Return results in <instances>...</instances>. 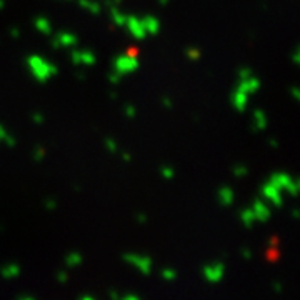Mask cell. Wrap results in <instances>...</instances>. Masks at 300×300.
<instances>
[{
  "label": "cell",
  "instance_id": "cell-1",
  "mask_svg": "<svg viewBox=\"0 0 300 300\" xmlns=\"http://www.w3.org/2000/svg\"><path fill=\"white\" fill-rule=\"evenodd\" d=\"M27 67H28L30 75L40 84L47 82V80H50L52 77H55L59 74V67H57L55 64H52L50 60H45L40 55L27 57Z\"/></svg>",
  "mask_w": 300,
  "mask_h": 300
},
{
  "label": "cell",
  "instance_id": "cell-2",
  "mask_svg": "<svg viewBox=\"0 0 300 300\" xmlns=\"http://www.w3.org/2000/svg\"><path fill=\"white\" fill-rule=\"evenodd\" d=\"M139 65H140L139 59L133 55H129V54L119 55L115 60H113V70H117L122 77L135 72L137 68H139Z\"/></svg>",
  "mask_w": 300,
  "mask_h": 300
},
{
  "label": "cell",
  "instance_id": "cell-3",
  "mask_svg": "<svg viewBox=\"0 0 300 300\" xmlns=\"http://www.w3.org/2000/svg\"><path fill=\"white\" fill-rule=\"evenodd\" d=\"M124 260L127 263H130L132 267H135V269L144 275H149L150 272H152L153 262H152V258L147 257V255L127 254V255H124Z\"/></svg>",
  "mask_w": 300,
  "mask_h": 300
},
{
  "label": "cell",
  "instance_id": "cell-4",
  "mask_svg": "<svg viewBox=\"0 0 300 300\" xmlns=\"http://www.w3.org/2000/svg\"><path fill=\"white\" fill-rule=\"evenodd\" d=\"M202 274H204V279L207 282L210 283H217L224 279V274H225V265L222 263L220 260L217 262H212V263H207L202 269Z\"/></svg>",
  "mask_w": 300,
  "mask_h": 300
},
{
  "label": "cell",
  "instance_id": "cell-5",
  "mask_svg": "<svg viewBox=\"0 0 300 300\" xmlns=\"http://www.w3.org/2000/svg\"><path fill=\"white\" fill-rule=\"evenodd\" d=\"M125 27H127L129 34H130L133 39L144 40L145 37H147V32H145L144 22H142V19L135 17V15H127V20H125Z\"/></svg>",
  "mask_w": 300,
  "mask_h": 300
},
{
  "label": "cell",
  "instance_id": "cell-6",
  "mask_svg": "<svg viewBox=\"0 0 300 300\" xmlns=\"http://www.w3.org/2000/svg\"><path fill=\"white\" fill-rule=\"evenodd\" d=\"M260 193H262L263 198H267V200L270 202V204H274V207H282L283 205L282 190L275 187L272 182H267V184H263L262 189H260Z\"/></svg>",
  "mask_w": 300,
  "mask_h": 300
},
{
  "label": "cell",
  "instance_id": "cell-7",
  "mask_svg": "<svg viewBox=\"0 0 300 300\" xmlns=\"http://www.w3.org/2000/svg\"><path fill=\"white\" fill-rule=\"evenodd\" d=\"M77 43H79V39L70 32H59V34L52 35V47L54 48H72L77 47Z\"/></svg>",
  "mask_w": 300,
  "mask_h": 300
},
{
  "label": "cell",
  "instance_id": "cell-8",
  "mask_svg": "<svg viewBox=\"0 0 300 300\" xmlns=\"http://www.w3.org/2000/svg\"><path fill=\"white\" fill-rule=\"evenodd\" d=\"M70 59L75 65H94L97 62V57L94 52L90 50H79L74 47V50L70 52Z\"/></svg>",
  "mask_w": 300,
  "mask_h": 300
},
{
  "label": "cell",
  "instance_id": "cell-9",
  "mask_svg": "<svg viewBox=\"0 0 300 300\" xmlns=\"http://www.w3.org/2000/svg\"><path fill=\"white\" fill-rule=\"evenodd\" d=\"M260 79H257L254 74L249 75L247 79H238V84H237V88L242 92H245V94H255V92L260 90Z\"/></svg>",
  "mask_w": 300,
  "mask_h": 300
},
{
  "label": "cell",
  "instance_id": "cell-10",
  "mask_svg": "<svg viewBox=\"0 0 300 300\" xmlns=\"http://www.w3.org/2000/svg\"><path fill=\"white\" fill-rule=\"evenodd\" d=\"M252 210H254V215L257 222H267L272 217V209H270L263 200H260V198H255L254 200Z\"/></svg>",
  "mask_w": 300,
  "mask_h": 300
},
{
  "label": "cell",
  "instance_id": "cell-11",
  "mask_svg": "<svg viewBox=\"0 0 300 300\" xmlns=\"http://www.w3.org/2000/svg\"><path fill=\"white\" fill-rule=\"evenodd\" d=\"M232 105L237 112H245L247 105H249V94L235 88V92L232 94Z\"/></svg>",
  "mask_w": 300,
  "mask_h": 300
},
{
  "label": "cell",
  "instance_id": "cell-12",
  "mask_svg": "<svg viewBox=\"0 0 300 300\" xmlns=\"http://www.w3.org/2000/svg\"><path fill=\"white\" fill-rule=\"evenodd\" d=\"M217 198H218V204L222 207H230L234 204L235 200V193H234V189L225 185V187H220L217 192Z\"/></svg>",
  "mask_w": 300,
  "mask_h": 300
},
{
  "label": "cell",
  "instance_id": "cell-13",
  "mask_svg": "<svg viewBox=\"0 0 300 300\" xmlns=\"http://www.w3.org/2000/svg\"><path fill=\"white\" fill-rule=\"evenodd\" d=\"M142 22H144L147 35H157L160 32V20L157 17H153V15H145V17L142 19Z\"/></svg>",
  "mask_w": 300,
  "mask_h": 300
},
{
  "label": "cell",
  "instance_id": "cell-14",
  "mask_svg": "<svg viewBox=\"0 0 300 300\" xmlns=\"http://www.w3.org/2000/svg\"><path fill=\"white\" fill-rule=\"evenodd\" d=\"M269 182H272V184L275 185L277 189H280V190H287L290 187V184L294 180L290 178V175H287V173H283V172H277V173H274L272 177H270V180Z\"/></svg>",
  "mask_w": 300,
  "mask_h": 300
},
{
  "label": "cell",
  "instance_id": "cell-15",
  "mask_svg": "<svg viewBox=\"0 0 300 300\" xmlns=\"http://www.w3.org/2000/svg\"><path fill=\"white\" fill-rule=\"evenodd\" d=\"M20 265L15 262H10V263H5V265H2V269H0V275H2L3 279H7V280H10V279H17L20 275Z\"/></svg>",
  "mask_w": 300,
  "mask_h": 300
},
{
  "label": "cell",
  "instance_id": "cell-16",
  "mask_svg": "<svg viewBox=\"0 0 300 300\" xmlns=\"http://www.w3.org/2000/svg\"><path fill=\"white\" fill-rule=\"evenodd\" d=\"M34 27L37 28L40 34L43 35H52V23L50 20L45 17H37L34 20Z\"/></svg>",
  "mask_w": 300,
  "mask_h": 300
},
{
  "label": "cell",
  "instance_id": "cell-17",
  "mask_svg": "<svg viewBox=\"0 0 300 300\" xmlns=\"http://www.w3.org/2000/svg\"><path fill=\"white\" fill-rule=\"evenodd\" d=\"M267 124H269V120H267L265 112H263V110H255L254 112V129H255V130H265Z\"/></svg>",
  "mask_w": 300,
  "mask_h": 300
},
{
  "label": "cell",
  "instance_id": "cell-18",
  "mask_svg": "<svg viewBox=\"0 0 300 300\" xmlns=\"http://www.w3.org/2000/svg\"><path fill=\"white\" fill-rule=\"evenodd\" d=\"M77 2H79V5L82 7V9L88 10L90 14H94V15L102 12V5H100L99 2H94V0H77Z\"/></svg>",
  "mask_w": 300,
  "mask_h": 300
},
{
  "label": "cell",
  "instance_id": "cell-19",
  "mask_svg": "<svg viewBox=\"0 0 300 300\" xmlns=\"http://www.w3.org/2000/svg\"><path fill=\"white\" fill-rule=\"evenodd\" d=\"M110 17H112L113 25L125 27V20H127V15L122 14V12L119 10V7H110Z\"/></svg>",
  "mask_w": 300,
  "mask_h": 300
},
{
  "label": "cell",
  "instance_id": "cell-20",
  "mask_svg": "<svg viewBox=\"0 0 300 300\" xmlns=\"http://www.w3.org/2000/svg\"><path fill=\"white\" fill-rule=\"evenodd\" d=\"M238 217H240L242 224H244L245 227H252L255 220V215H254V210L252 209H242L240 214H238Z\"/></svg>",
  "mask_w": 300,
  "mask_h": 300
},
{
  "label": "cell",
  "instance_id": "cell-21",
  "mask_svg": "<svg viewBox=\"0 0 300 300\" xmlns=\"http://www.w3.org/2000/svg\"><path fill=\"white\" fill-rule=\"evenodd\" d=\"M2 144L9 145V147H15V144H17V142H15V137L10 135V133L5 130V127L0 124V145H2Z\"/></svg>",
  "mask_w": 300,
  "mask_h": 300
},
{
  "label": "cell",
  "instance_id": "cell-22",
  "mask_svg": "<svg viewBox=\"0 0 300 300\" xmlns=\"http://www.w3.org/2000/svg\"><path fill=\"white\" fill-rule=\"evenodd\" d=\"M82 262H84V257H82V254H79V252H70V254H67V257H65L67 267H79Z\"/></svg>",
  "mask_w": 300,
  "mask_h": 300
},
{
  "label": "cell",
  "instance_id": "cell-23",
  "mask_svg": "<svg viewBox=\"0 0 300 300\" xmlns=\"http://www.w3.org/2000/svg\"><path fill=\"white\" fill-rule=\"evenodd\" d=\"M45 157H47V150L42 145H37V147H34V150H32V159L35 162H42Z\"/></svg>",
  "mask_w": 300,
  "mask_h": 300
},
{
  "label": "cell",
  "instance_id": "cell-24",
  "mask_svg": "<svg viewBox=\"0 0 300 300\" xmlns=\"http://www.w3.org/2000/svg\"><path fill=\"white\" fill-rule=\"evenodd\" d=\"M160 175L164 180H172V178L175 177V170H173V167H170V165H162Z\"/></svg>",
  "mask_w": 300,
  "mask_h": 300
},
{
  "label": "cell",
  "instance_id": "cell-25",
  "mask_svg": "<svg viewBox=\"0 0 300 300\" xmlns=\"http://www.w3.org/2000/svg\"><path fill=\"white\" fill-rule=\"evenodd\" d=\"M232 172H234V175L237 177V178H244V177H247V173H249V169H247V165L238 164V165H235V167L232 169Z\"/></svg>",
  "mask_w": 300,
  "mask_h": 300
},
{
  "label": "cell",
  "instance_id": "cell-26",
  "mask_svg": "<svg viewBox=\"0 0 300 300\" xmlns=\"http://www.w3.org/2000/svg\"><path fill=\"white\" fill-rule=\"evenodd\" d=\"M160 275H162L164 280H169V282H172V280H175V279H177V272L173 269H164L160 272Z\"/></svg>",
  "mask_w": 300,
  "mask_h": 300
},
{
  "label": "cell",
  "instance_id": "cell-27",
  "mask_svg": "<svg viewBox=\"0 0 300 300\" xmlns=\"http://www.w3.org/2000/svg\"><path fill=\"white\" fill-rule=\"evenodd\" d=\"M185 55L189 57V60H198L200 59V50H198L197 47H189L187 50H185Z\"/></svg>",
  "mask_w": 300,
  "mask_h": 300
},
{
  "label": "cell",
  "instance_id": "cell-28",
  "mask_svg": "<svg viewBox=\"0 0 300 300\" xmlns=\"http://www.w3.org/2000/svg\"><path fill=\"white\" fill-rule=\"evenodd\" d=\"M124 113H125V117H129V119H133V117L137 115V108H135V105H132V104H127L124 107Z\"/></svg>",
  "mask_w": 300,
  "mask_h": 300
},
{
  "label": "cell",
  "instance_id": "cell-29",
  "mask_svg": "<svg viewBox=\"0 0 300 300\" xmlns=\"http://www.w3.org/2000/svg\"><path fill=\"white\" fill-rule=\"evenodd\" d=\"M120 80H122V75H120L117 70H113V72L108 74V82H110L112 85H119Z\"/></svg>",
  "mask_w": 300,
  "mask_h": 300
},
{
  "label": "cell",
  "instance_id": "cell-30",
  "mask_svg": "<svg viewBox=\"0 0 300 300\" xmlns=\"http://www.w3.org/2000/svg\"><path fill=\"white\" fill-rule=\"evenodd\" d=\"M105 149H107L110 153H115L117 149H119V147H117V142L108 137V139H105Z\"/></svg>",
  "mask_w": 300,
  "mask_h": 300
},
{
  "label": "cell",
  "instance_id": "cell-31",
  "mask_svg": "<svg viewBox=\"0 0 300 300\" xmlns=\"http://www.w3.org/2000/svg\"><path fill=\"white\" fill-rule=\"evenodd\" d=\"M32 122L37 124V125H42L45 122V115H43L42 112H34L32 113Z\"/></svg>",
  "mask_w": 300,
  "mask_h": 300
},
{
  "label": "cell",
  "instance_id": "cell-32",
  "mask_svg": "<svg viewBox=\"0 0 300 300\" xmlns=\"http://www.w3.org/2000/svg\"><path fill=\"white\" fill-rule=\"evenodd\" d=\"M43 207H45L47 210H55L57 209V202L54 198H47L45 202H43Z\"/></svg>",
  "mask_w": 300,
  "mask_h": 300
},
{
  "label": "cell",
  "instance_id": "cell-33",
  "mask_svg": "<svg viewBox=\"0 0 300 300\" xmlns=\"http://www.w3.org/2000/svg\"><path fill=\"white\" fill-rule=\"evenodd\" d=\"M249 75H252V70L247 67H242L240 70H238V79H247Z\"/></svg>",
  "mask_w": 300,
  "mask_h": 300
},
{
  "label": "cell",
  "instance_id": "cell-34",
  "mask_svg": "<svg viewBox=\"0 0 300 300\" xmlns=\"http://www.w3.org/2000/svg\"><path fill=\"white\" fill-rule=\"evenodd\" d=\"M57 280L62 282V283H67L68 282V274L64 272V270H62V272H59V274H57Z\"/></svg>",
  "mask_w": 300,
  "mask_h": 300
},
{
  "label": "cell",
  "instance_id": "cell-35",
  "mask_svg": "<svg viewBox=\"0 0 300 300\" xmlns=\"http://www.w3.org/2000/svg\"><path fill=\"white\" fill-rule=\"evenodd\" d=\"M292 60H294V62L300 67V45H299L297 48H295L294 55H292Z\"/></svg>",
  "mask_w": 300,
  "mask_h": 300
},
{
  "label": "cell",
  "instance_id": "cell-36",
  "mask_svg": "<svg viewBox=\"0 0 300 300\" xmlns=\"http://www.w3.org/2000/svg\"><path fill=\"white\" fill-rule=\"evenodd\" d=\"M290 94L295 100H297V102H300V87H292Z\"/></svg>",
  "mask_w": 300,
  "mask_h": 300
},
{
  "label": "cell",
  "instance_id": "cell-37",
  "mask_svg": "<svg viewBox=\"0 0 300 300\" xmlns=\"http://www.w3.org/2000/svg\"><path fill=\"white\" fill-rule=\"evenodd\" d=\"M162 105H164L165 108H172V99L170 97H162Z\"/></svg>",
  "mask_w": 300,
  "mask_h": 300
},
{
  "label": "cell",
  "instance_id": "cell-38",
  "mask_svg": "<svg viewBox=\"0 0 300 300\" xmlns=\"http://www.w3.org/2000/svg\"><path fill=\"white\" fill-rule=\"evenodd\" d=\"M20 35H22V34H20V28L19 27H12L10 28V37L12 39H19Z\"/></svg>",
  "mask_w": 300,
  "mask_h": 300
},
{
  "label": "cell",
  "instance_id": "cell-39",
  "mask_svg": "<svg viewBox=\"0 0 300 300\" xmlns=\"http://www.w3.org/2000/svg\"><path fill=\"white\" fill-rule=\"evenodd\" d=\"M120 299H122V300H140V295H137V294H125Z\"/></svg>",
  "mask_w": 300,
  "mask_h": 300
},
{
  "label": "cell",
  "instance_id": "cell-40",
  "mask_svg": "<svg viewBox=\"0 0 300 300\" xmlns=\"http://www.w3.org/2000/svg\"><path fill=\"white\" fill-rule=\"evenodd\" d=\"M17 300H35V295L32 294H19Z\"/></svg>",
  "mask_w": 300,
  "mask_h": 300
},
{
  "label": "cell",
  "instance_id": "cell-41",
  "mask_svg": "<svg viewBox=\"0 0 300 300\" xmlns=\"http://www.w3.org/2000/svg\"><path fill=\"white\" fill-rule=\"evenodd\" d=\"M122 0H105V5L107 7H120Z\"/></svg>",
  "mask_w": 300,
  "mask_h": 300
},
{
  "label": "cell",
  "instance_id": "cell-42",
  "mask_svg": "<svg viewBox=\"0 0 300 300\" xmlns=\"http://www.w3.org/2000/svg\"><path fill=\"white\" fill-rule=\"evenodd\" d=\"M135 220L139 222V224H145V222H147V215H145V214H137Z\"/></svg>",
  "mask_w": 300,
  "mask_h": 300
},
{
  "label": "cell",
  "instance_id": "cell-43",
  "mask_svg": "<svg viewBox=\"0 0 300 300\" xmlns=\"http://www.w3.org/2000/svg\"><path fill=\"white\" fill-rule=\"evenodd\" d=\"M242 257H244L245 260H250V258H252V252H250L249 249H245V247H244V249H242Z\"/></svg>",
  "mask_w": 300,
  "mask_h": 300
},
{
  "label": "cell",
  "instance_id": "cell-44",
  "mask_svg": "<svg viewBox=\"0 0 300 300\" xmlns=\"http://www.w3.org/2000/svg\"><path fill=\"white\" fill-rule=\"evenodd\" d=\"M108 297L113 299V300H120V297H122V295H120L119 292H115V290H110V292H108Z\"/></svg>",
  "mask_w": 300,
  "mask_h": 300
},
{
  "label": "cell",
  "instance_id": "cell-45",
  "mask_svg": "<svg viewBox=\"0 0 300 300\" xmlns=\"http://www.w3.org/2000/svg\"><path fill=\"white\" fill-rule=\"evenodd\" d=\"M272 287H274V290L277 292V294H280V292H282V283L280 282H274Z\"/></svg>",
  "mask_w": 300,
  "mask_h": 300
},
{
  "label": "cell",
  "instance_id": "cell-46",
  "mask_svg": "<svg viewBox=\"0 0 300 300\" xmlns=\"http://www.w3.org/2000/svg\"><path fill=\"white\" fill-rule=\"evenodd\" d=\"M79 299H80V300H95V297H94L92 294H82Z\"/></svg>",
  "mask_w": 300,
  "mask_h": 300
},
{
  "label": "cell",
  "instance_id": "cell-47",
  "mask_svg": "<svg viewBox=\"0 0 300 300\" xmlns=\"http://www.w3.org/2000/svg\"><path fill=\"white\" fill-rule=\"evenodd\" d=\"M125 54H129V55H133V57H137V54H139V52H137V48H135V47H129V48H127V52H125Z\"/></svg>",
  "mask_w": 300,
  "mask_h": 300
},
{
  "label": "cell",
  "instance_id": "cell-48",
  "mask_svg": "<svg viewBox=\"0 0 300 300\" xmlns=\"http://www.w3.org/2000/svg\"><path fill=\"white\" fill-rule=\"evenodd\" d=\"M292 217H294L295 220H300V209H294V210H292Z\"/></svg>",
  "mask_w": 300,
  "mask_h": 300
},
{
  "label": "cell",
  "instance_id": "cell-49",
  "mask_svg": "<svg viewBox=\"0 0 300 300\" xmlns=\"http://www.w3.org/2000/svg\"><path fill=\"white\" fill-rule=\"evenodd\" d=\"M122 159L129 162V160L132 159V155H130V153H129V152H122Z\"/></svg>",
  "mask_w": 300,
  "mask_h": 300
},
{
  "label": "cell",
  "instance_id": "cell-50",
  "mask_svg": "<svg viewBox=\"0 0 300 300\" xmlns=\"http://www.w3.org/2000/svg\"><path fill=\"white\" fill-rule=\"evenodd\" d=\"M269 144L272 145V147H279V142L275 140V139H270V140H269Z\"/></svg>",
  "mask_w": 300,
  "mask_h": 300
},
{
  "label": "cell",
  "instance_id": "cell-51",
  "mask_svg": "<svg viewBox=\"0 0 300 300\" xmlns=\"http://www.w3.org/2000/svg\"><path fill=\"white\" fill-rule=\"evenodd\" d=\"M77 79L84 80V79H85V74H84V72H79V74H77Z\"/></svg>",
  "mask_w": 300,
  "mask_h": 300
},
{
  "label": "cell",
  "instance_id": "cell-52",
  "mask_svg": "<svg viewBox=\"0 0 300 300\" xmlns=\"http://www.w3.org/2000/svg\"><path fill=\"white\" fill-rule=\"evenodd\" d=\"M169 2H170V0H159V3H160V5H167Z\"/></svg>",
  "mask_w": 300,
  "mask_h": 300
},
{
  "label": "cell",
  "instance_id": "cell-53",
  "mask_svg": "<svg viewBox=\"0 0 300 300\" xmlns=\"http://www.w3.org/2000/svg\"><path fill=\"white\" fill-rule=\"evenodd\" d=\"M3 7H5V0H0V10H3Z\"/></svg>",
  "mask_w": 300,
  "mask_h": 300
},
{
  "label": "cell",
  "instance_id": "cell-54",
  "mask_svg": "<svg viewBox=\"0 0 300 300\" xmlns=\"http://www.w3.org/2000/svg\"><path fill=\"white\" fill-rule=\"evenodd\" d=\"M297 184H299V189H300V178H299V180H297Z\"/></svg>",
  "mask_w": 300,
  "mask_h": 300
}]
</instances>
